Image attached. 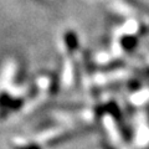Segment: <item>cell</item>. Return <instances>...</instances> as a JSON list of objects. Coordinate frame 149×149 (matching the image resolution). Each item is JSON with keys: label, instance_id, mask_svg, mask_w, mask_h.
Masks as SVG:
<instances>
[{"label": "cell", "instance_id": "2", "mask_svg": "<svg viewBox=\"0 0 149 149\" xmlns=\"http://www.w3.org/2000/svg\"><path fill=\"white\" fill-rule=\"evenodd\" d=\"M19 149H39L37 147H25V148H19Z\"/></svg>", "mask_w": 149, "mask_h": 149}, {"label": "cell", "instance_id": "1", "mask_svg": "<svg viewBox=\"0 0 149 149\" xmlns=\"http://www.w3.org/2000/svg\"><path fill=\"white\" fill-rule=\"evenodd\" d=\"M65 40H66V44L68 45V47H71V49H73L74 46L77 45V39L73 32H67V34L65 35Z\"/></svg>", "mask_w": 149, "mask_h": 149}]
</instances>
